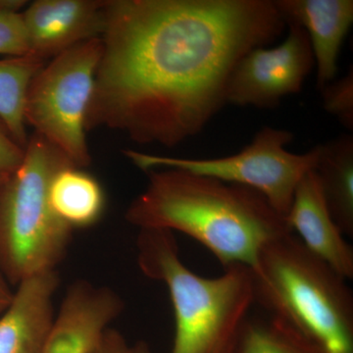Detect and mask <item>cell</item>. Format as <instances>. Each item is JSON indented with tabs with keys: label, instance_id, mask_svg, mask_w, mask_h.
<instances>
[{
	"label": "cell",
	"instance_id": "6da1fadb",
	"mask_svg": "<svg viewBox=\"0 0 353 353\" xmlns=\"http://www.w3.org/2000/svg\"><path fill=\"white\" fill-rule=\"evenodd\" d=\"M285 28L273 0H106L85 131L180 145L226 104L241 58Z\"/></svg>",
	"mask_w": 353,
	"mask_h": 353
},
{
	"label": "cell",
	"instance_id": "7a4b0ae2",
	"mask_svg": "<svg viewBox=\"0 0 353 353\" xmlns=\"http://www.w3.org/2000/svg\"><path fill=\"white\" fill-rule=\"evenodd\" d=\"M146 174L145 190L127 208L128 222L187 234L223 267L250 268L267 243L292 233L285 216L250 188L180 169Z\"/></svg>",
	"mask_w": 353,
	"mask_h": 353
},
{
	"label": "cell",
	"instance_id": "3957f363",
	"mask_svg": "<svg viewBox=\"0 0 353 353\" xmlns=\"http://www.w3.org/2000/svg\"><path fill=\"white\" fill-rule=\"evenodd\" d=\"M138 265L141 273L163 283L175 318L171 353H236L254 304L248 267H224L215 278L197 275L182 261L175 234L139 230Z\"/></svg>",
	"mask_w": 353,
	"mask_h": 353
},
{
	"label": "cell",
	"instance_id": "277c9868",
	"mask_svg": "<svg viewBox=\"0 0 353 353\" xmlns=\"http://www.w3.org/2000/svg\"><path fill=\"white\" fill-rule=\"evenodd\" d=\"M253 299L330 353H353V296L347 279L294 233L270 241L250 268Z\"/></svg>",
	"mask_w": 353,
	"mask_h": 353
},
{
	"label": "cell",
	"instance_id": "5b68a950",
	"mask_svg": "<svg viewBox=\"0 0 353 353\" xmlns=\"http://www.w3.org/2000/svg\"><path fill=\"white\" fill-rule=\"evenodd\" d=\"M68 166L75 165L34 132L22 163L0 185V270L10 285L57 270L66 256L74 230L51 208L50 187Z\"/></svg>",
	"mask_w": 353,
	"mask_h": 353
},
{
	"label": "cell",
	"instance_id": "8992f818",
	"mask_svg": "<svg viewBox=\"0 0 353 353\" xmlns=\"http://www.w3.org/2000/svg\"><path fill=\"white\" fill-rule=\"evenodd\" d=\"M101 53V38L72 46L44 65L26 94V124L78 168L92 163L85 115Z\"/></svg>",
	"mask_w": 353,
	"mask_h": 353
},
{
	"label": "cell",
	"instance_id": "52a82bcc",
	"mask_svg": "<svg viewBox=\"0 0 353 353\" xmlns=\"http://www.w3.org/2000/svg\"><path fill=\"white\" fill-rule=\"evenodd\" d=\"M294 134L287 130L264 127L241 152L213 159H190L124 150L134 166L146 172L174 168L243 185L260 192L280 214L287 217L299 183L314 170L320 146L296 154L287 150Z\"/></svg>",
	"mask_w": 353,
	"mask_h": 353
},
{
	"label": "cell",
	"instance_id": "ba28073f",
	"mask_svg": "<svg viewBox=\"0 0 353 353\" xmlns=\"http://www.w3.org/2000/svg\"><path fill=\"white\" fill-rule=\"evenodd\" d=\"M287 27L283 43L254 48L234 66L225 92L226 104L271 109L285 97L301 92L314 67V57L303 28Z\"/></svg>",
	"mask_w": 353,
	"mask_h": 353
},
{
	"label": "cell",
	"instance_id": "9c48e42d",
	"mask_svg": "<svg viewBox=\"0 0 353 353\" xmlns=\"http://www.w3.org/2000/svg\"><path fill=\"white\" fill-rule=\"evenodd\" d=\"M119 294L78 280L69 285L39 353H90L124 310Z\"/></svg>",
	"mask_w": 353,
	"mask_h": 353
},
{
	"label": "cell",
	"instance_id": "30bf717a",
	"mask_svg": "<svg viewBox=\"0 0 353 353\" xmlns=\"http://www.w3.org/2000/svg\"><path fill=\"white\" fill-rule=\"evenodd\" d=\"M106 0H37L22 11L29 54L48 61L76 44L101 38Z\"/></svg>",
	"mask_w": 353,
	"mask_h": 353
},
{
	"label": "cell",
	"instance_id": "8fae6325",
	"mask_svg": "<svg viewBox=\"0 0 353 353\" xmlns=\"http://www.w3.org/2000/svg\"><path fill=\"white\" fill-rule=\"evenodd\" d=\"M57 270L41 272L17 285L0 315V353H39L54 321Z\"/></svg>",
	"mask_w": 353,
	"mask_h": 353
},
{
	"label": "cell",
	"instance_id": "7c38bea8",
	"mask_svg": "<svg viewBox=\"0 0 353 353\" xmlns=\"http://www.w3.org/2000/svg\"><path fill=\"white\" fill-rule=\"evenodd\" d=\"M285 219L307 250L352 280V246L330 212L314 170L308 172L297 185Z\"/></svg>",
	"mask_w": 353,
	"mask_h": 353
},
{
	"label": "cell",
	"instance_id": "4fadbf2b",
	"mask_svg": "<svg viewBox=\"0 0 353 353\" xmlns=\"http://www.w3.org/2000/svg\"><path fill=\"white\" fill-rule=\"evenodd\" d=\"M285 25L303 28L317 68V88L336 78L341 46L353 23L352 0H275Z\"/></svg>",
	"mask_w": 353,
	"mask_h": 353
},
{
	"label": "cell",
	"instance_id": "5bb4252c",
	"mask_svg": "<svg viewBox=\"0 0 353 353\" xmlns=\"http://www.w3.org/2000/svg\"><path fill=\"white\" fill-rule=\"evenodd\" d=\"M319 146L314 171L330 212L350 238L353 236V138L343 134Z\"/></svg>",
	"mask_w": 353,
	"mask_h": 353
},
{
	"label": "cell",
	"instance_id": "9a60e30c",
	"mask_svg": "<svg viewBox=\"0 0 353 353\" xmlns=\"http://www.w3.org/2000/svg\"><path fill=\"white\" fill-rule=\"evenodd\" d=\"M50 201L57 217L75 231L99 222L105 208V194L85 169L68 166L53 176Z\"/></svg>",
	"mask_w": 353,
	"mask_h": 353
},
{
	"label": "cell",
	"instance_id": "2e32d148",
	"mask_svg": "<svg viewBox=\"0 0 353 353\" xmlns=\"http://www.w3.org/2000/svg\"><path fill=\"white\" fill-rule=\"evenodd\" d=\"M46 61L31 54L0 59V118L23 148L29 136L25 122L26 94Z\"/></svg>",
	"mask_w": 353,
	"mask_h": 353
},
{
	"label": "cell",
	"instance_id": "e0dca14e",
	"mask_svg": "<svg viewBox=\"0 0 353 353\" xmlns=\"http://www.w3.org/2000/svg\"><path fill=\"white\" fill-rule=\"evenodd\" d=\"M236 353H330L315 341L285 323L248 319Z\"/></svg>",
	"mask_w": 353,
	"mask_h": 353
},
{
	"label": "cell",
	"instance_id": "ac0fdd59",
	"mask_svg": "<svg viewBox=\"0 0 353 353\" xmlns=\"http://www.w3.org/2000/svg\"><path fill=\"white\" fill-rule=\"evenodd\" d=\"M325 110L343 127L353 129V69L339 80L332 81L320 90Z\"/></svg>",
	"mask_w": 353,
	"mask_h": 353
},
{
	"label": "cell",
	"instance_id": "d6986e66",
	"mask_svg": "<svg viewBox=\"0 0 353 353\" xmlns=\"http://www.w3.org/2000/svg\"><path fill=\"white\" fill-rule=\"evenodd\" d=\"M27 54L29 43L22 11L0 13V55L17 57Z\"/></svg>",
	"mask_w": 353,
	"mask_h": 353
},
{
	"label": "cell",
	"instance_id": "ffe728a7",
	"mask_svg": "<svg viewBox=\"0 0 353 353\" xmlns=\"http://www.w3.org/2000/svg\"><path fill=\"white\" fill-rule=\"evenodd\" d=\"M25 148L14 139L6 123L0 118V173H13L24 159Z\"/></svg>",
	"mask_w": 353,
	"mask_h": 353
},
{
	"label": "cell",
	"instance_id": "44dd1931",
	"mask_svg": "<svg viewBox=\"0 0 353 353\" xmlns=\"http://www.w3.org/2000/svg\"><path fill=\"white\" fill-rule=\"evenodd\" d=\"M90 353H153L145 341L129 343L117 330L108 328Z\"/></svg>",
	"mask_w": 353,
	"mask_h": 353
},
{
	"label": "cell",
	"instance_id": "7402d4cb",
	"mask_svg": "<svg viewBox=\"0 0 353 353\" xmlns=\"http://www.w3.org/2000/svg\"><path fill=\"white\" fill-rule=\"evenodd\" d=\"M14 292L11 290L7 279L0 270V315L6 310L13 299Z\"/></svg>",
	"mask_w": 353,
	"mask_h": 353
},
{
	"label": "cell",
	"instance_id": "603a6c76",
	"mask_svg": "<svg viewBox=\"0 0 353 353\" xmlns=\"http://www.w3.org/2000/svg\"><path fill=\"white\" fill-rule=\"evenodd\" d=\"M28 3L25 0H0V13L21 12Z\"/></svg>",
	"mask_w": 353,
	"mask_h": 353
},
{
	"label": "cell",
	"instance_id": "cb8c5ba5",
	"mask_svg": "<svg viewBox=\"0 0 353 353\" xmlns=\"http://www.w3.org/2000/svg\"><path fill=\"white\" fill-rule=\"evenodd\" d=\"M9 175V174H8ZM7 174H1L0 173V185L3 183L4 181H6V176H8Z\"/></svg>",
	"mask_w": 353,
	"mask_h": 353
}]
</instances>
